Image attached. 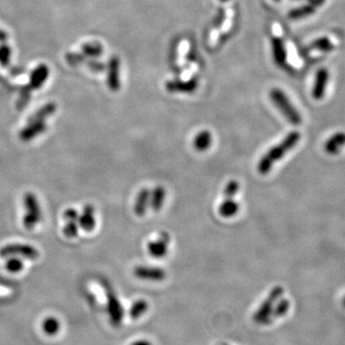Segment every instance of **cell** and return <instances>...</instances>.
I'll use <instances>...</instances> for the list:
<instances>
[{
	"instance_id": "1",
	"label": "cell",
	"mask_w": 345,
	"mask_h": 345,
	"mask_svg": "<svg viewBox=\"0 0 345 345\" xmlns=\"http://www.w3.org/2000/svg\"><path fill=\"white\" fill-rule=\"evenodd\" d=\"M300 137L301 134L298 132H291L280 143L268 150L258 162V172L261 174H267L270 172L274 163L283 158L287 153L292 150L295 145L299 142Z\"/></svg>"
},
{
	"instance_id": "2",
	"label": "cell",
	"mask_w": 345,
	"mask_h": 345,
	"mask_svg": "<svg viewBox=\"0 0 345 345\" xmlns=\"http://www.w3.org/2000/svg\"><path fill=\"white\" fill-rule=\"evenodd\" d=\"M270 99L275 107L281 112L283 116L292 125H300L302 122L301 115L291 104L285 92L279 88H272L270 93Z\"/></svg>"
},
{
	"instance_id": "3",
	"label": "cell",
	"mask_w": 345,
	"mask_h": 345,
	"mask_svg": "<svg viewBox=\"0 0 345 345\" xmlns=\"http://www.w3.org/2000/svg\"><path fill=\"white\" fill-rule=\"evenodd\" d=\"M284 293V288L280 286L274 287L261 304L258 310L256 311L253 319L256 323L261 325H267L272 321V312L276 302L281 298Z\"/></svg>"
},
{
	"instance_id": "4",
	"label": "cell",
	"mask_w": 345,
	"mask_h": 345,
	"mask_svg": "<svg viewBox=\"0 0 345 345\" xmlns=\"http://www.w3.org/2000/svg\"><path fill=\"white\" fill-rule=\"evenodd\" d=\"M25 206V216L23 218V227L26 230H33L41 220V209L37 197L33 193H27L23 199Z\"/></svg>"
},
{
	"instance_id": "5",
	"label": "cell",
	"mask_w": 345,
	"mask_h": 345,
	"mask_svg": "<svg viewBox=\"0 0 345 345\" xmlns=\"http://www.w3.org/2000/svg\"><path fill=\"white\" fill-rule=\"evenodd\" d=\"M13 256L35 260L39 256V252L37 249L27 244H10L0 249V257Z\"/></svg>"
},
{
	"instance_id": "6",
	"label": "cell",
	"mask_w": 345,
	"mask_h": 345,
	"mask_svg": "<svg viewBox=\"0 0 345 345\" xmlns=\"http://www.w3.org/2000/svg\"><path fill=\"white\" fill-rule=\"evenodd\" d=\"M103 286L105 288L106 294H107V299H108V311L109 315L111 317V320L113 324L115 326H118L121 324L123 318H124V310L123 307L116 296L114 289L108 284V283H103Z\"/></svg>"
},
{
	"instance_id": "7",
	"label": "cell",
	"mask_w": 345,
	"mask_h": 345,
	"mask_svg": "<svg viewBox=\"0 0 345 345\" xmlns=\"http://www.w3.org/2000/svg\"><path fill=\"white\" fill-rule=\"evenodd\" d=\"M134 273L138 279L147 281L158 282L166 278V271L158 267L138 266L134 268Z\"/></svg>"
},
{
	"instance_id": "8",
	"label": "cell",
	"mask_w": 345,
	"mask_h": 345,
	"mask_svg": "<svg viewBox=\"0 0 345 345\" xmlns=\"http://www.w3.org/2000/svg\"><path fill=\"white\" fill-rule=\"evenodd\" d=\"M170 243V236L166 232L160 233L155 241H151L148 244V251L151 256L154 258H163L168 252V245Z\"/></svg>"
},
{
	"instance_id": "9",
	"label": "cell",
	"mask_w": 345,
	"mask_h": 345,
	"mask_svg": "<svg viewBox=\"0 0 345 345\" xmlns=\"http://www.w3.org/2000/svg\"><path fill=\"white\" fill-rule=\"evenodd\" d=\"M46 130L47 124L45 122H30L19 132V138L23 142H29L44 134Z\"/></svg>"
},
{
	"instance_id": "10",
	"label": "cell",
	"mask_w": 345,
	"mask_h": 345,
	"mask_svg": "<svg viewBox=\"0 0 345 345\" xmlns=\"http://www.w3.org/2000/svg\"><path fill=\"white\" fill-rule=\"evenodd\" d=\"M49 76V68L45 64H39L37 66L30 75L28 86H25L31 92L35 89L40 88L46 82Z\"/></svg>"
},
{
	"instance_id": "11",
	"label": "cell",
	"mask_w": 345,
	"mask_h": 345,
	"mask_svg": "<svg viewBox=\"0 0 345 345\" xmlns=\"http://www.w3.org/2000/svg\"><path fill=\"white\" fill-rule=\"evenodd\" d=\"M199 86L198 79L194 78L189 81L173 80L166 82L165 87L171 93H193Z\"/></svg>"
},
{
	"instance_id": "12",
	"label": "cell",
	"mask_w": 345,
	"mask_h": 345,
	"mask_svg": "<svg viewBox=\"0 0 345 345\" xmlns=\"http://www.w3.org/2000/svg\"><path fill=\"white\" fill-rule=\"evenodd\" d=\"M108 86L111 90L118 91L120 89V59L113 57L109 61L108 66Z\"/></svg>"
},
{
	"instance_id": "13",
	"label": "cell",
	"mask_w": 345,
	"mask_h": 345,
	"mask_svg": "<svg viewBox=\"0 0 345 345\" xmlns=\"http://www.w3.org/2000/svg\"><path fill=\"white\" fill-rule=\"evenodd\" d=\"M329 80V72L326 68H320L316 74V80L313 86L312 95L316 100H320L324 97L326 87Z\"/></svg>"
},
{
	"instance_id": "14",
	"label": "cell",
	"mask_w": 345,
	"mask_h": 345,
	"mask_svg": "<svg viewBox=\"0 0 345 345\" xmlns=\"http://www.w3.org/2000/svg\"><path fill=\"white\" fill-rule=\"evenodd\" d=\"M78 224L79 227L86 232H92L94 230L96 227V218L95 210L92 205H85L82 214L79 216Z\"/></svg>"
},
{
	"instance_id": "15",
	"label": "cell",
	"mask_w": 345,
	"mask_h": 345,
	"mask_svg": "<svg viewBox=\"0 0 345 345\" xmlns=\"http://www.w3.org/2000/svg\"><path fill=\"white\" fill-rule=\"evenodd\" d=\"M271 48H272V56L275 63L280 67H284L286 65L287 52L282 39L278 37H272Z\"/></svg>"
},
{
	"instance_id": "16",
	"label": "cell",
	"mask_w": 345,
	"mask_h": 345,
	"mask_svg": "<svg viewBox=\"0 0 345 345\" xmlns=\"http://www.w3.org/2000/svg\"><path fill=\"white\" fill-rule=\"evenodd\" d=\"M57 111V105L55 103H47L42 106L39 110L31 115L27 120V123L30 122H45L50 116L54 115Z\"/></svg>"
},
{
	"instance_id": "17",
	"label": "cell",
	"mask_w": 345,
	"mask_h": 345,
	"mask_svg": "<svg viewBox=\"0 0 345 345\" xmlns=\"http://www.w3.org/2000/svg\"><path fill=\"white\" fill-rule=\"evenodd\" d=\"M150 196H151V191L147 188L141 189L138 195L136 196L134 206V211L136 216L143 217L145 213L147 212L148 206L150 204Z\"/></svg>"
},
{
	"instance_id": "18",
	"label": "cell",
	"mask_w": 345,
	"mask_h": 345,
	"mask_svg": "<svg viewBox=\"0 0 345 345\" xmlns=\"http://www.w3.org/2000/svg\"><path fill=\"white\" fill-rule=\"evenodd\" d=\"M345 146V133L340 132L333 134L325 143V151L330 154H337Z\"/></svg>"
},
{
	"instance_id": "19",
	"label": "cell",
	"mask_w": 345,
	"mask_h": 345,
	"mask_svg": "<svg viewBox=\"0 0 345 345\" xmlns=\"http://www.w3.org/2000/svg\"><path fill=\"white\" fill-rule=\"evenodd\" d=\"M166 198V190L162 186H156L152 192L150 196V205L152 209L155 212L161 210L164 201Z\"/></svg>"
},
{
	"instance_id": "20",
	"label": "cell",
	"mask_w": 345,
	"mask_h": 345,
	"mask_svg": "<svg viewBox=\"0 0 345 345\" xmlns=\"http://www.w3.org/2000/svg\"><path fill=\"white\" fill-rule=\"evenodd\" d=\"M240 210V204L233 199H225L220 206L219 213L224 218H232L234 217Z\"/></svg>"
},
{
	"instance_id": "21",
	"label": "cell",
	"mask_w": 345,
	"mask_h": 345,
	"mask_svg": "<svg viewBox=\"0 0 345 345\" xmlns=\"http://www.w3.org/2000/svg\"><path fill=\"white\" fill-rule=\"evenodd\" d=\"M213 138L209 131H202L199 133L194 139V147L199 152H204L208 150L212 144Z\"/></svg>"
},
{
	"instance_id": "22",
	"label": "cell",
	"mask_w": 345,
	"mask_h": 345,
	"mask_svg": "<svg viewBox=\"0 0 345 345\" xmlns=\"http://www.w3.org/2000/svg\"><path fill=\"white\" fill-rule=\"evenodd\" d=\"M316 8L313 5H304L302 7L291 10L288 13V18L291 19H300L312 15Z\"/></svg>"
},
{
	"instance_id": "23",
	"label": "cell",
	"mask_w": 345,
	"mask_h": 345,
	"mask_svg": "<svg viewBox=\"0 0 345 345\" xmlns=\"http://www.w3.org/2000/svg\"><path fill=\"white\" fill-rule=\"evenodd\" d=\"M82 53L86 57H100L103 54V46L97 42H87L83 45Z\"/></svg>"
},
{
	"instance_id": "24",
	"label": "cell",
	"mask_w": 345,
	"mask_h": 345,
	"mask_svg": "<svg viewBox=\"0 0 345 345\" xmlns=\"http://www.w3.org/2000/svg\"><path fill=\"white\" fill-rule=\"evenodd\" d=\"M148 309H149V304L147 301H145L143 299L137 300L133 304L130 310V316L134 319H137L143 316L145 313H147Z\"/></svg>"
},
{
	"instance_id": "25",
	"label": "cell",
	"mask_w": 345,
	"mask_h": 345,
	"mask_svg": "<svg viewBox=\"0 0 345 345\" xmlns=\"http://www.w3.org/2000/svg\"><path fill=\"white\" fill-rule=\"evenodd\" d=\"M42 330L48 336L56 335L59 330V322L56 317H47L42 323Z\"/></svg>"
},
{
	"instance_id": "26",
	"label": "cell",
	"mask_w": 345,
	"mask_h": 345,
	"mask_svg": "<svg viewBox=\"0 0 345 345\" xmlns=\"http://www.w3.org/2000/svg\"><path fill=\"white\" fill-rule=\"evenodd\" d=\"M289 306H290V304L288 299H285V298L279 299L276 302L273 312H272V320L275 318H280V317L285 316L289 310Z\"/></svg>"
},
{
	"instance_id": "27",
	"label": "cell",
	"mask_w": 345,
	"mask_h": 345,
	"mask_svg": "<svg viewBox=\"0 0 345 345\" xmlns=\"http://www.w3.org/2000/svg\"><path fill=\"white\" fill-rule=\"evenodd\" d=\"M23 262L19 258H17L15 256L11 257L7 260L5 267L6 269L12 273H18L23 269Z\"/></svg>"
},
{
	"instance_id": "28",
	"label": "cell",
	"mask_w": 345,
	"mask_h": 345,
	"mask_svg": "<svg viewBox=\"0 0 345 345\" xmlns=\"http://www.w3.org/2000/svg\"><path fill=\"white\" fill-rule=\"evenodd\" d=\"M63 235L69 239L75 238L79 234V224L78 222H66L63 228Z\"/></svg>"
},
{
	"instance_id": "29",
	"label": "cell",
	"mask_w": 345,
	"mask_h": 345,
	"mask_svg": "<svg viewBox=\"0 0 345 345\" xmlns=\"http://www.w3.org/2000/svg\"><path fill=\"white\" fill-rule=\"evenodd\" d=\"M312 47L320 51H330L333 48V44L328 38H320L312 43Z\"/></svg>"
},
{
	"instance_id": "30",
	"label": "cell",
	"mask_w": 345,
	"mask_h": 345,
	"mask_svg": "<svg viewBox=\"0 0 345 345\" xmlns=\"http://www.w3.org/2000/svg\"><path fill=\"white\" fill-rule=\"evenodd\" d=\"M240 189V184L236 180H230V182L227 184L225 191H224V197L225 199H233L235 195L238 193Z\"/></svg>"
},
{
	"instance_id": "31",
	"label": "cell",
	"mask_w": 345,
	"mask_h": 345,
	"mask_svg": "<svg viewBox=\"0 0 345 345\" xmlns=\"http://www.w3.org/2000/svg\"><path fill=\"white\" fill-rule=\"evenodd\" d=\"M65 58L67 60V62L70 65L76 66V65H80L81 63L86 62V57L83 53H67Z\"/></svg>"
},
{
	"instance_id": "32",
	"label": "cell",
	"mask_w": 345,
	"mask_h": 345,
	"mask_svg": "<svg viewBox=\"0 0 345 345\" xmlns=\"http://www.w3.org/2000/svg\"><path fill=\"white\" fill-rule=\"evenodd\" d=\"M11 58V49L8 45L0 46V64L4 67L8 66Z\"/></svg>"
},
{
	"instance_id": "33",
	"label": "cell",
	"mask_w": 345,
	"mask_h": 345,
	"mask_svg": "<svg viewBox=\"0 0 345 345\" xmlns=\"http://www.w3.org/2000/svg\"><path fill=\"white\" fill-rule=\"evenodd\" d=\"M79 213L76 209L74 208H69L67 210H65L64 214H63V218L66 222H78L79 220Z\"/></svg>"
},
{
	"instance_id": "34",
	"label": "cell",
	"mask_w": 345,
	"mask_h": 345,
	"mask_svg": "<svg viewBox=\"0 0 345 345\" xmlns=\"http://www.w3.org/2000/svg\"><path fill=\"white\" fill-rule=\"evenodd\" d=\"M87 66L94 72H102L105 70V64L95 60H86Z\"/></svg>"
},
{
	"instance_id": "35",
	"label": "cell",
	"mask_w": 345,
	"mask_h": 345,
	"mask_svg": "<svg viewBox=\"0 0 345 345\" xmlns=\"http://www.w3.org/2000/svg\"><path fill=\"white\" fill-rule=\"evenodd\" d=\"M132 345H153L149 341L147 340H140V341H136L134 342Z\"/></svg>"
},
{
	"instance_id": "36",
	"label": "cell",
	"mask_w": 345,
	"mask_h": 345,
	"mask_svg": "<svg viewBox=\"0 0 345 345\" xmlns=\"http://www.w3.org/2000/svg\"><path fill=\"white\" fill-rule=\"evenodd\" d=\"M7 39V34L0 29V41H4Z\"/></svg>"
},
{
	"instance_id": "37",
	"label": "cell",
	"mask_w": 345,
	"mask_h": 345,
	"mask_svg": "<svg viewBox=\"0 0 345 345\" xmlns=\"http://www.w3.org/2000/svg\"><path fill=\"white\" fill-rule=\"evenodd\" d=\"M343 305H344V307L345 308V296L344 297V299H343Z\"/></svg>"
},
{
	"instance_id": "38",
	"label": "cell",
	"mask_w": 345,
	"mask_h": 345,
	"mask_svg": "<svg viewBox=\"0 0 345 345\" xmlns=\"http://www.w3.org/2000/svg\"><path fill=\"white\" fill-rule=\"evenodd\" d=\"M221 2H228V1H230V0H220Z\"/></svg>"
},
{
	"instance_id": "39",
	"label": "cell",
	"mask_w": 345,
	"mask_h": 345,
	"mask_svg": "<svg viewBox=\"0 0 345 345\" xmlns=\"http://www.w3.org/2000/svg\"><path fill=\"white\" fill-rule=\"evenodd\" d=\"M274 1H280V0H274Z\"/></svg>"
},
{
	"instance_id": "40",
	"label": "cell",
	"mask_w": 345,
	"mask_h": 345,
	"mask_svg": "<svg viewBox=\"0 0 345 345\" xmlns=\"http://www.w3.org/2000/svg\"><path fill=\"white\" fill-rule=\"evenodd\" d=\"M226 345V344H224V345Z\"/></svg>"
}]
</instances>
